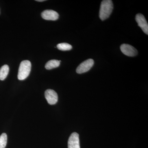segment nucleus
Segmentation results:
<instances>
[{
	"label": "nucleus",
	"mask_w": 148,
	"mask_h": 148,
	"mask_svg": "<svg viewBox=\"0 0 148 148\" xmlns=\"http://www.w3.org/2000/svg\"><path fill=\"white\" fill-rule=\"evenodd\" d=\"M32 64L29 60H24L20 63L17 77L20 80L26 79L31 72Z\"/></svg>",
	"instance_id": "nucleus-2"
},
{
	"label": "nucleus",
	"mask_w": 148,
	"mask_h": 148,
	"mask_svg": "<svg viewBox=\"0 0 148 148\" xmlns=\"http://www.w3.org/2000/svg\"><path fill=\"white\" fill-rule=\"evenodd\" d=\"M94 64V60L90 58L83 61L77 68V73L82 74L88 71L93 66Z\"/></svg>",
	"instance_id": "nucleus-3"
},
{
	"label": "nucleus",
	"mask_w": 148,
	"mask_h": 148,
	"mask_svg": "<svg viewBox=\"0 0 148 148\" xmlns=\"http://www.w3.org/2000/svg\"><path fill=\"white\" fill-rule=\"evenodd\" d=\"M120 49L123 54L128 56H135L138 53V51L135 47L128 44L122 45Z\"/></svg>",
	"instance_id": "nucleus-6"
},
{
	"label": "nucleus",
	"mask_w": 148,
	"mask_h": 148,
	"mask_svg": "<svg viewBox=\"0 0 148 148\" xmlns=\"http://www.w3.org/2000/svg\"><path fill=\"white\" fill-rule=\"evenodd\" d=\"M7 143V135L3 133L0 136V148H5Z\"/></svg>",
	"instance_id": "nucleus-12"
},
{
	"label": "nucleus",
	"mask_w": 148,
	"mask_h": 148,
	"mask_svg": "<svg viewBox=\"0 0 148 148\" xmlns=\"http://www.w3.org/2000/svg\"><path fill=\"white\" fill-rule=\"evenodd\" d=\"M57 48L59 50L65 51L71 50L73 47L72 45L67 43H61L57 45Z\"/></svg>",
	"instance_id": "nucleus-11"
},
{
	"label": "nucleus",
	"mask_w": 148,
	"mask_h": 148,
	"mask_svg": "<svg viewBox=\"0 0 148 148\" xmlns=\"http://www.w3.org/2000/svg\"><path fill=\"white\" fill-rule=\"evenodd\" d=\"M41 16L43 19L45 20L55 21L58 19L59 14L55 11L47 10L42 12Z\"/></svg>",
	"instance_id": "nucleus-8"
},
{
	"label": "nucleus",
	"mask_w": 148,
	"mask_h": 148,
	"mask_svg": "<svg viewBox=\"0 0 148 148\" xmlns=\"http://www.w3.org/2000/svg\"><path fill=\"white\" fill-rule=\"evenodd\" d=\"M113 9V4L111 0H104L101 2L99 17L102 21L108 18Z\"/></svg>",
	"instance_id": "nucleus-1"
},
{
	"label": "nucleus",
	"mask_w": 148,
	"mask_h": 148,
	"mask_svg": "<svg viewBox=\"0 0 148 148\" xmlns=\"http://www.w3.org/2000/svg\"><path fill=\"white\" fill-rule=\"evenodd\" d=\"M9 72V67L7 65H5L0 69V80L1 81L5 79Z\"/></svg>",
	"instance_id": "nucleus-9"
},
{
	"label": "nucleus",
	"mask_w": 148,
	"mask_h": 148,
	"mask_svg": "<svg viewBox=\"0 0 148 148\" xmlns=\"http://www.w3.org/2000/svg\"><path fill=\"white\" fill-rule=\"evenodd\" d=\"M68 148H80L79 135L77 132H73L69 137L68 141Z\"/></svg>",
	"instance_id": "nucleus-7"
},
{
	"label": "nucleus",
	"mask_w": 148,
	"mask_h": 148,
	"mask_svg": "<svg viewBox=\"0 0 148 148\" xmlns=\"http://www.w3.org/2000/svg\"><path fill=\"white\" fill-rule=\"evenodd\" d=\"M135 20L138 26L142 29L143 32L147 35L148 34V24L143 14H138L135 16Z\"/></svg>",
	"instance_id": "nucleus-5"
},
{
	"label": "nucleus",
	"mask_w": 148,
	"mask_h": 148,
	"mask_svg": "<svg viewBox=\"0 0 148 148\" xmlns=\"http://www.w3.org/2000/svg\"><path fill=\"white\" fill-rule=\"evenodd\" d=\"M45 95L48 103L49 105H55L58 102V95L54 90L47 89L45 91Z\"/></svg>",
	"instance_id": "nucleus-4"
},
{
	"label": "nucleus",
	"mask_w": 148,
	"mask_h": 148,
	"mask_svg": "<svg viewBox=\"0 0 148 148\" xmlns=\"http://www.w3.org/2000/svg\"><path fill=\"white\" fill-rule=\"evenodd\" d=\"M36 1H37L38 2H42V1H44L45 0H36Z\"/></svg>",
	"instance_id": "nucleus-13"
},
{
	"label": "nucleus",
	"mask_w": 148,
	"mask_h": 148,
	"mask_svg": "<svg viewBox=\"0 0 148 148\" xmlns=\"http://www.w3.org/2000/svg\"><path fill=\"white\" fill-rule=\"evenodd\" d=\"M60 62L57 60H51L48 61L45 66V69L47 70H51L57 68L60 66Z\"/></svg>",
	"instance_id": "nucleus-10"
}]
</instances>
